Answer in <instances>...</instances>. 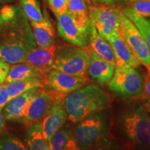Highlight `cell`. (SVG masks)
Returning <instances> with one entry per match:
<instances>
[{"label": "cell", "mask_w": 150, "mask_h": 150, "mask_svg": "<svg viewBox=\"0 0 150 150\" xmlns=\"http://www.w3.org/2000/svg\"><path fill=\"white\" fill-rule=\"evenodd\" d=\"M120 33L141 64L150 68V53L147 44L136 26L122 11Z\"/></svg>", "instance_id": "cell-9"}, {"label": "cell", "mask_w": 150, "mask_h": 150, "mask_svg": "<svg viewBox=\"0 0 150 150\" xmlns=\"http://www.w3.org/2000/svg\"><path fill=\"white\" fill-rule=\"evenodd\" d=\"M86 76H74L61 71L51 70L46 73L44 88L56 93L67 95L88 84Z\"/></svg>", "instance_id": "cell-10"}, {"label": "cell", "mask_w": 150, "mask_h": 150, "mask_svg": "<svg viewBox=\"0 0 150 150\" xmlns=\"http://www.w3.org/2000/svg\"><path fill=\"white\" fill-rule=\"evenodd\" d=\"M106 2L107 4L112 5L114 3H115V0H106Z\"/></svg>", "instance_id": "cell-36"}, {"label": "cell", "mask_w": 150, "mask_h": 150, "mask_svg": "<svg viewBox=\"0 0 150 150\" xmlns=\"http://www.w3.org/2000/svg\"><path fill=\"white\" fill-rule=\"evenodd\" d=\"M5 129V118L1 110H0V133L3 132Z\"/></svg>", "instance_id": "cell-33"}, {"label": "cell", "mask_w": 150, "mask_h": 150, "mask_svg": "<svg viewBox=\"0 0 150 150\" xmlns=\"http://www.w3.org/2000/svg\"><path fill=\"white\" fill-rule=\"evenodd\" d=\"M37 47L29 20L19 6H3L0 16V59L9 64L22 63Z\"/></svg>", "instance_id": "cell-1"}, {"label": "cell", "mask_w": 150, "mask_h": 150, "mask_svg": "<svg viewBox=\"0 0 150 150\" xmlns=\"http://www.w3.org/2000/svg\"><path fill=\"white\" fill-rule=\"evenodd\" d=\"M58 32L69 44L87 47L89 46L91 35V25L83 26L76 21L68 12L56 16Z\"/></svg>", "instance_id": "cell-8"}, {"label": "cell", "mask_w": 150, "mask_h": 150, "mask_svg": "<svg viewBox=\"0 0 150 150\" xmlns=\"http://www.w3.org/2000/svg\"><path fill=\"white\" fill-rule=\"evenodd\" d=\"M58 95L59 93L50 90L45 91L43 88L40 93L31 99L19 122L27 126L42 122Z\"/></svg>", "instance_id": "cell-11"}, {"label": "cell", "mask_w": 150, "mask_h": 150, "mask_svg": "<svg viewBox=\"0 0 150 150\" xmlns=\"http://www.w3.org/2000/svg\"><path fill=\"white\" fill-rule=\"evenodd\" d=\"M133 22L141 33L150 53V20L138 15L135 14L129 8H125L121 10Z\"/></svg>", "instance_id": "cell-24"}, {"label": "cell", "mask_w": 150, "mask_h": 150, "mask_svg": "<svg viewBox=\"0 0 150 150\" xmlns=\"http://www.w3.org/2000/svg\"><path fill=\"white\" fill-rule=\"evenodd\" d=\"M24 142L27 149L50 150V144L43 133L42 122L29 126L24 136Z\"/></svg>", "instance_id": "cell-20"}, {"label": "cell", "mask_w": 150, "mask_h": 150, "mask_svg": "<svg viewBox=\"0 0 150 150\" xmlns=\"http://www.w3.org/2000/svg\"><path fill=\"white\" fill-rule=\"evenodd\" d=\"M44 19L40 22H29L37 47H49L55 42V29L50 17L44 11Z\"/></svg>", "instance_id": "cell-16"}, {"label": "cell", "mask_w": 150, "mask_h": 150, "mask_svg": "<svg viewBox=\"0 0 150 150\" xmlns=\"http://www.w3.org/2000/svg\"><path fill=\"white\" fill-rule=\"evenodd\" d=\"M73 129L79 149H90L97 142L107 136L110 120L106 108L90 114L76 122Z\"/></svg>", "instance_id": "cell-3"}, {"label": "cell", "mask_w": 150, "mask_h": 150, "mask_svg": "<svg viewBox=\"0 0 150 150\" xmlns=\"http://www.w3.org/2000/svg\"><path fill=\"white\" fill-rule=\"evenodd\" d=\"M127 7L135 14L150 18V0H133L128 1Z\"/></svg>", "instance_id": "cell-27"}, {"label": "cell", "mask_w": 150, "mask_h": 150, "mask_svg": "<svg viewBox=\"0 0 150 150\" xmlns=\"http://www.w3.org/2000/svg\"><path fill=\"white\" fill-rule=\"evenodd\" d=\"M143 109L150 115V99H147L143 100V103L141 105Z\"/></svg>", "instance_id": "cell-32"}, {"label": "cell", "mask_w": 150, "mask_h": 150, "mask_svg": "<svg viewBox=\"0 0 150 150\" xmlns=\"http://www.w3.org/2000/svg\"><path fill=\"white\" fill-rule=\"evenodd\" d=\"M115 1H124V0H115Z\"/></svg>", "instance_id": "cell-39"}, {"label": "cell", "mask_w": 150, "mask_h": 150, "mask_svg": "<svg viewBox=\"0 0 150 150\" xmlns=\"http://www.w3.org/2000/svg\"><path fill=\"white\" fill-rule=\"evenodd\" d=\"M89 45L91 50L103 59L115 65V56L112 47L106 39L99 34L93 25H91V35Z\"/></svg>", "instance_id": "cell-21"}, {"label": "cell", "mask_w": 150, "mask_h": 150, "mask_svg": "<svg viewBox=\"0 0 150 150\" xmlns=\"http://www.w3.org/2000/svg\"><path fill=\"white\" fill-rule=\"evenodd\" d=\"M50 150H79L73 129L66 124L54 133L50 142Z\"/></svg>", "instance_id": "cell-17"}, {"label": "cell", "mask_w": 150, "mask_h": 150, "mask_svg": "<svg viewBox=\"0 0 150 150\" xmlns=\"http://www.w3.org/2000/svg\"><path fill=\"white\" fill-rule=\"evenodd\" d=\"M91 51L88 47L83 48L72 45L58 47L48 71L55 70L74 76H86Z\"/></svg>", "instance_id": "cell-4"}, {"label": "cell", "mask_w": 150, "mask_h": 150, "mask_svg": "<svg viewBox=\"0 0 150 150\" xmlns=\"http://www.w3.org/2000/svg\"><path fill=\"white\" fill-rule=\"evenodd\" d=\"M44 88H36L11 99L4 108L3 115L8 121L19 122L31 99L42 91Z\"/></svg>", "instance_id": "cell-14"}, {"label": "cell", "mask_w": 150, "mask_h": 150, "mask_svg": "<svg viewBox=\"0 0 150 150\" xmlns=\"http://www.w3.org/2000/svg\"><path fill=\"white\" fill-rule=\"evenodd\" d=\"M120 122L124 134L133 145L150 149V115L142 106L125 112Z\"/></svg>", "instance_id": "cell-5"}, {"label": "cell", "mask_w": 150, "mask_h": 150, "mask_svg": "<svg viewBox=\"0 0 150 150\" xmlns=\"http://www.w3.org/2000/svg\"><path fill=\"white\" fill-rule=\"evenodd\" d=\"M10 70V64L0 59V84L5 83Z\"/></svg>", "instance_id": "cell-31"}, {"label": "cell", "mask_w": 150, "mask_h": 150, "mask_svg": "<svg viewBox=\"0 0 150 150\" xmlns=\"http://www.w3.org/2000/svg\"><path fill=\"white\" fill-rule=\"evenodd\" d=\"M9 101H10V97L6 87V83L0 84V110L4 109Z\"/></svg>", "instance_id": "cell-30"}, {"label": "cell", "mask_w": 150, "mask_h": 150, "mask_svg": "<svg viewBox=\"0 0 150 150\" xmlns=\"http://www.w3.org/2000/svg\"><path fill=\"white\" fill-rule=\"evenodd\" d=\"M107 41L115 54V67H131L137 69L140 67L141 63L120 34V31L113 33Z\"/></svg>", "instance_id": "cell-13"}, {"label": "cell", "mask_w": 150, "mask_h": 150, "mask_svg": "<svg viewBox=\"0 0 150 150\" xmlns=\"http://www.w3.org/2000/svg\"><path fill=\"white\" fill-rule=\"evenodd\" d=\"M115 65L103 59L91 50L88 72L99 83H108L115 72Z\"/></svg>", "instance_id": "cell-15"}, {"label": "cell", "mask_w": 150, "mask_h": 150, "mask_svg": "<svg viewBox=\"0 0 150 150\" xmlns=\"http://www.w3.org/2000/svg\"><path fill=\"white\" fill-rule=\"evenodd\" d=\"M133 1V0H124V1H127V2H128V1Z\"/></svg>", "instance_id": "cell-38"}, {"label": "cell", "mask_w": 150, "mask_h": 150, "mask_svg": "<svg viewBox=\"0 0 150 150\" xmlns=\"http://www.w3.org/2000/svg\"><path fill=\"white\" fill-rule=\"evenodd\" d=\"M110 104L109 95L94 84L86 85L64 98L67 120L76 123L92 112L107 108Z\"/></svg>", "instance_id": "cell-2"}, {"label": "cell", "mask_w": 150, "mask_h": 150, "mask_svg": "<svg viewBox=\"0 0 150 150\" xmlns=\"http://www.w3.org/2000/svg\"><path fill=\"white\" fill-rule=\"evenodd\" d=\"M20 8L29 22H40L44 19L40 4L38 0H19Z\"/></svg>", "instance_id": "cell-25"}, {"label": "cell", "mask_w": 150, "mask_h": 150, "mask_svg": "<svg viewBox=\"0 0 150 150\" xmlns=\"http://www.w3.org/2000/svg\"><path fill=\"white\" fill-rule=\"evenodd\" d=\"M65 95L59 94L42 121V130L46 139L50 142L54 133L59 130L67 120V112L64 105Z\"/></svg>", "instance_id": "cell-12"}, {"label": "cell", "mask_w": 150, "mask_h": 150, "mask_svg": "<svg viewBox=\"0 0 150 150\" xmlns=\"http://www.w3.org/2000/svg\"><path fill=\"white\" fill-rule=\"evenodd\" d=\"M144 76L136 68L115 67L113 76L108 83V89L123 98L139 97L142 93Z\"/></svg>", "instance_id": "cell-6"}, {"label": "cell", "mask_w": 150, "mask_h": 150, "mask_svg": "<svg viewBox=\"0 0 150 150\" xmlns=\"http://www.w3.org/2000/svg\"><path fill=\"white\" fill-rule=\"evenodd\" d=\"M56 47L55 44L49 47H35L26 56L23 62L40 67L47 72L53 62Z\"/></svg>", "instance_id": "cell-18"}, {"label": "cell", "mask_w": 150, "mask_h": 150, "mask_svg": "<svg viewBox=\"0 0 150 150\" xmlns=\"http://www.w3.org/2000/svg\"><path fill=\"white\" fill-rule=\"evenodd\" d=\"M47 2L56 16L67 12L68 0H47Z\"/></svg>", "instance_id": "cell-28"}, {"label": "cell", "mask_w": 150, "mask_h": 150, "mask_svg": "<svg viewBox=\"0 0 150 150\" xmlns=\"http://www.w3.org/2000/svg\"><path fill=\"white\" fill-rule=\"evenodd\" d=\"M147 73L144 75V83L142 93L138 97L142 100L150 99V68H147Z\"/></svg>", "instance_id": "cell-29"}, {"label": "cell", "mask_w": 150, "mask_h": 150, "mask_svg": "<svg viewBox=\"0 0 150 150\" xmlns=\"http://www.w3.org/2000/svg\"><path fill=\"white\" fill-rule=\"evenodd\" d=\"M88 9L91 25L106 40L120 31L121 11L104 3L88 6Z\"/></svg>", "instance_id": "cell-7"}, {"label": "cell", "mask_w": 150, "mask_h": 150, "mask_svg": "<svg viewBox=\"0 0 150 150\" xmlns=\"http://www.w3.org/2000/svg\"><path fill=\"white\" fill-rule=\"evenodd\" d=\"M2 9H3V6H1L0 5V16H1V12H2Z\"/></svg>", "instance_id": "cell-37"}, {"label": "cell", "mask_w": 150, "mask_h": 150, "mask_svg": "<svg viewBox=\"0 0 150 150\" xmlns=\"http://www.w3.org/2000/svg\"><path fill=\"white\" fill-rule=\"evenodd\" d=\"M13 0H0V4H8L13 2Z\"/></svg>", "instance_id": "cell-35"}, {"label": "cell", "mask_w": 150, "mask_h": 150, "mask_svg": "<svg viewBox=\"0 0 150 150\" xmlns=\"http://www.w3.org/2000/svg\"><path fill=\"white\" fill-rule=\"evenodd\" d=\"M149 20H150V18H149Z\"/></svg>", "instance_id": "cell-40"}, {"label": "cell", "mask_w": 150, "mask_h": 150, "mask_svg": "<svg viewBox=\"0 0 150 150\" xmlns=\"http://www.w3.org/2000/svg\"><path fill=\"white\" fill-rule=\"evenodd\" d=\"M67 12L82 25L87 27L91 25L88 6L86 0H68Z\"/></svg>", "instance_id": "cell-23"}, {"label": "cell", "mask_w": 150, "mask_h": 150, "mask_svg": "<svg viewBox=\"0 0 150 150\" xmlns=\"http://www.w3.org/2000/svg\"><path fill=\"white\" fill-rule=\"evenodd\" d=\"M86 1L88 2H93V3H104L106 4V0H86Z\"/></svg>", "instance_id": "cell-34"}, {"label": "cell", "mask_w": 150, "mask_h": 150, "mask_svg": "<svg viewBox=\"0 0 150 150\" xmlns=\"http://www.w3.org/2000/svg\"><path fill=\"white\" fill-rule=\"evenodd\" d=\"M46 73L45 70L25 62L10 64V70L5 83L31 77L45 78Z\"/></svg>", "instance_id": "cell-19"}, {"label": "cell", "mask_w": 150, "mask_h": 150, "mask_svg": "<svg viewBox=\"0 0 150 150\" xmlns=\"http://www.w3.org/2000/svg\"><path fill=\"white\" fill-rule=\"evenodd\" d=\"M26 146L18 136L13 134H4L0 137V150H25Z\"/></svg>", "instance_id": "cell-26"}, {"label": "cell", "mask_w": 150, "mask_h": 150, "mask_svg": "<svg viewBox=\"0 0 150 150\" xmlns=\"http://www.w3.org/2000/svg\"><path fill=\"white\" fill-rule=\"evenodd\" d=\"M44 80L45 78L31 77L5 83L10 100L31 89L44 88Z\"/></svg>", "instance_id": "cell-22"}]
</instances>
